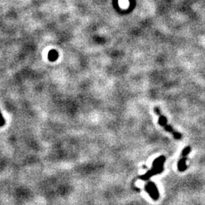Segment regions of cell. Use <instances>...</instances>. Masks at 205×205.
Listing matches in <instances>:
<instances>
[{
    "mask_svg": "<svg viewBox=\"0 0 205 205\" xmlns=\"http://www.w3.org/2000/svg\"><path fill=\"white\" fill-rule=\"evenodd\" d=\"M164 161H165V158H164V157H163L162 156V157H158L157 159L154 160L151 169H150L148 172H147L146 174H144L142 176H140L139 178H141V179L147 180V179H148L150 176H154V175H156V174H158V173H160L161 172L163 171V169H164V168H163V165H164Z\"/></svg>",
    "mask_w": 205,
    "mask_h": 205,
    "instance_id": "cell-1",
    "label": "cell"
},
{
    "mask_svg": "<svg viewBox=\"0 0 205 205\" xmlns=\"http://www.w3.org/2000/svg\"><path fill=\"white\" fill-rule=\"evenodd\" d=\"M154 111H155V113L158 115L159 116V124L160 125H162L163 127L164 128V129H166V131H169V132L172 133V134H173V136H174V138H176V139H180V138H182V134H180V133L177 132L174 130V129H173V127L170 125H169L167 124V120H166V118L165 116H164V115H162L160 113V111H159V110L157 107H156L154 109Z\"/></svg>",
    "mask_w": 205,
    "mask_h": 205,
    "instance_id": "cell-2",
    "label": "cell"
},
{
    "mask_svg": "<svg viewBox=\"0 0 205 205\" xmlns=\"http://www.w3.org/2000/svg\"><path fill=\"white\" fill-rule=\"evenodd\" d=\"M190 151H191L190 147H187V148H185L183 150H182L181 158H180L178 164V168L179 171L183 172L187 169V166H186L187 155L190 153Z\"/></svg>",
    "mask_w": 205,
    "mask_h": 205,
    "instance_id": "cell-3",
    "label": "cell"
},
{
    "mask_svg": "<svg viewBox=\"0 0 205 205\" xmlns=\"http://www.w3.org/2000/svg\"><path fill=\"white\" fill-rule=\"evenodd\" d=\"M145 190L150 194V197H151L153 199L157 200L159 198L158 191H157L156 185H154L152 182H149L148 185H146V186H145Z\"/></svg>",
    "mask_w": 205,
    "mask_h": 205,
    "instance_id": "cell-4",
    "label": "cell"
},
{
    "mask_svg": "<svg viewBox=\"0 0 205 205\" xmlns=\"http://www.w3.org/2000/svg\"><path fill=\"white\" fill-rule=\"evenodd\" d=\"M58 52L56 51V50H51V51L49 52V55H48V59H50V61L52 62H54L55 60H56L58 59Z\"/></svg>",
    "mask_w": 205,
    "mask_h": 205,
    "instance_id": "cell-5",
    "label": "cell"
},
{
    "mask_svg": "<svg viewBox=\"0 0 205 205\" xmlns=\"http://www.w3.org/2000/svg\"><path fill=\"white\" fill-rule=\"evenodd\" d=\"M129 3H130V9H129V11H131V10H132L133 8L135 7L136 2H135V0H129Z\"/></svg>",
    "mask_w": 205,
    "mask_h": 205,
    "instance_id": "cell-6",
    "label": "cell"
},
{
    "mask_svg": "<svg viewBox=\"0 0 205 205\" xmlns=\"http://www.w3.org/2000/svg\"><path fill=\"white\" fill-rule=\"evenodd\" d=\"M5 123H6V122H5L4 118H3L1 112H0V127H2L5 125Z\"/></svg>",
    "mask_w": 205,
    "mask_h": 205,
    "instance_id": "cell-7",
    "label": "cell"
}]
</instances>
